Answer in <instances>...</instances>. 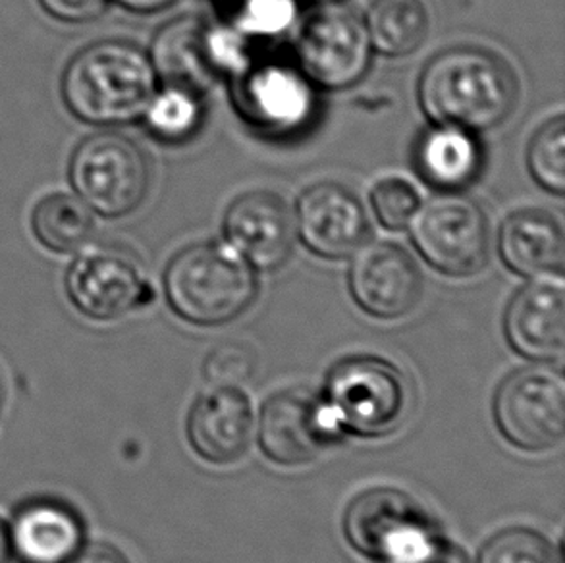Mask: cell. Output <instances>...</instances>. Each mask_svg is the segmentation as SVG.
Wrapping results in <instances>:
<instances>
[{"mask_svg":"<svg viewBox=\"0 0 565 563\" xmlns=\"http://www.w3.org/2000/svg\"><path fill=\"white\" fill-rule=\"evenodd\" d=\"M518 79L497 54L454 46L423 68L419 107L430 124L487 131L508 120L518 105Z\"/></svg>","mask_w":565,"mask_h":563,"instance_id":"1","label":"cell"},{"mask_svg":"<svg viewBox=\"0 0 565 563\" xmlns=\"http://www.w3.org/2000/svg\"><path fill=\"white\" fill-rule=\"evenodd\" d=\"M159 89L153 62L141 46L103 39L79 49L62 72L61 93L70 115L92 126L138 123Z\"/></svg>","mask_w":565,"mask_h":563,"instance_id":"2","label":"cell"},{"mask_svg":"<svg viewBox=\"0 0 565 563\" xmlns=\"http://www.w3.org/2000/svg\"><path fill=\"white\" fill-rule=\"evenodd\" d=\"M167 304L195 327H224L257 299L255 268L226 242H199L178 252L164 270Z\"/></svg>","mask_w":565,"mask_h":563,"instance_id":"3","label":"cell"},{"mask_svg":"<svg viewBox=\"0 0 565 563\" xmlns=\"http://www.w3.org/2000/svg\"><path fill=\"white\" fill-rule=\"evenodd\" d=\"M322 396L344 434L381 440L404 428L415 407L409 376L381 355H350L330 367Z\"/></svg>","mask_w":565,"mask_h":563,"instance_id":"4","label":"cell"},{"mask_svg":"<svg viewBox=\"0 0 565 563\" xmlns=\"http://www.w3.org/2000/svg\"><path fill=\"white\" fill-rule=\"evenodd\" d=\"M342 531L353 552L373 563H415L444 539L427 508L394 487L367 488L352 498Z\"/></svg>","mask_w":565,"mask_h":563,"instance_id":"5","label":"cell"},{"mask_svg":"<svg viewBox=\"0 0 565 563\" xmlns=\"http://www.w3.org/2000/svg\"><path fill=\"white\" fill-rule=\"evenodd\" d=\"M74 195L105 219H122L143 205L151 188V164L134 139L97 131L82 139L68 162Z\"/></svg>","mask_w":565,"mask_h":563,"instance_id":"6","label":"cell"},{"mask_svg":"<svg viewBox=\"0 0 565 563\" xmlns=\"http://www.w3.org/2000/svg\"><path fill=\"white\" fill-rule=\"evenodd\" d=\"M407 229L420 257L443 275L471 278L489 265L487 213L459 191H440L420 203Z\"/></svg>","mask_w":565,"mask_h":563,"instance_id":"7","label":"cell"},{"mask_svg":"<svg viewBox=\"0 0 565 563\" xmlns=\"http://www.w3.org/2000/svg\"><path fill=\"white\" fill-rule=\"evenodd\" d=\"M64 286L72 307L93 322H115L154 301L141 261L120 245L84 249L66 270Z\"/></svg>","mask_w":565,"mask_h":563,"instance_id":"8","label":"cell"},{"mask_svg":"<svg viewBox=\"0 0 565 563\" xmlns=\"http://www.w3.org/2000/svg\"><path fill=\"white\" fill-rule=\"evenodd\" d=\"M299 70L327 92L360 84L371 68L373 46L365 20L353 8L329 2L306 22L296 39Z\"/></svg>","mask_w":565,"mask_h":563,"instance_id":"9","label":"cell"},{"mask_svg":"<svg viewBox=\"0 0 565 563\" xmlns=\"http://www.w3.org/2000/svg\"><path fill=\"white\" fill-rule=\"evenodd\" d=\"M255 425L260 452L280 467L313 464L345 436L322 392L301 386L268 397Z\"/></svg>","mask_w":565,"mask_h":563,"instance_id":"10","label":"cell"},{"mask_svg":"<svg viewBox=\"0 0 565 563\" xmlns=\"http://www.w3.org/2000/svg\"><path fill=\"white\" fill-rule=\"evenodd\" d=\"M232 99L247 126L276 138L306 130L317 116L315 85L290 62H249L232 76Z\"/></svg>","mask_w":565,"mask_h":563,"instance_id":"11","label":"cell"},{"mask_svg":"<svg viewBox=\"0 0 565 563\" xmlns=\"http://www.w3.org/2000/svg\"><path fill=\"white\" fill-rule=\"evenodd\" d=\"M492 417L510 446L543 454L565 434V386L562 376L541 367L518 369L498 386Z\"/></svg>","mask_w":565,"mask_h":563,"instance_id":"12","label":"cell"},{"mask_svg":"<svg viewBox=\"0 0 565 563\" xmlns=\"http://www.w3.org/2000/svg\"><path fill=\"white\" fill-rule=\"evenodd\" d=\"M348 288L361 311L379 320L404 319L423 297L419 267L404 247L388 242L361 245L352 255Z\"/></svg>","mask_w":565,"mask_h":563,"instance_id":"13","label":"cell"},{"mask_svg":"<svg viewBox=\"0 0 565 563\" xmlns=\"http://www.w3.org/2000/svg\"><path fill=\"white\" fill-rule=\"evenodd\" d=\"M294 219L303 245L322 259H350L371 236L367 209L338 182L309 185L299 195Z\"/></svg>","mask_w":565,"mask_h":563,"instance_id":"14","label":"cell"},{"mask_svg":"<svg viewBox=\"0 0 565 563\" xmlns=\"http://www.w3.org/2000/svg\"><path fill=\"white\" fill-rule=\"evenodd\" d=\"M224 240L255 270H276L288 263L296 244V219L275 191L253 190L230 203Z\"/></svg>","mask_w":565,"mask_h":563,"instance_id":"15","label":"cell"},{"mask_svg":"<svg viewBox=\"0 0 565 563\" xmlns=\"http://www.w3.org/2000/svg\"><path fill=\"white\" fill-rule=\"evenodd\" d=\"M18 563H66L87 542V521L62 496H30L8 521Z\"/></svg>","mask_w":565,"mask_h":563,"instance_id":"16","label":"cell"},{"mask_svg":"<svg viewBox=\"0 0 565 563\" xmlns=\"http://www.w3.org/2000/svg\"><path fill=\"white\" fill-rule=\"evenodd\" d=\"M252 397L239 386H213L191 404L185 436L206 464L232 465L247 456L255 434Z\"/></svg>","mask_w":565,"mask_h":563,"instance_id":"17","label":"cell"},{"mask_svg":"<svg viewBox=\"0 0 565 563\" xmlns=\"http://www.w3.org/2000/svg\"><path fill=\"white\" fill-rule=\"evenodd\" d=\"M504 334L518 355L551 363L564 355L565 296L559 284L535 278L518 289L504 312Z\"/></svg>","mask_w":565,"mask_h":563,"instance_id":"18","label":"cell"},{"mask_svg":"<svg viewBox=\"0 0 565 563\" xmlns=\"http://www.w3.org/2000/svg\"><path fill=\"white\" fill-rule=\"evenodd\" d=\"M209 23L205 18L185 14L157 31L147 54L164 85H180L203 95L221 79L209 51Z\"/></svg>","mask_w":565,"mask_h":563,"instance_id":"19","label":"cell"},{"mask_svg":"<svg viewBox=\"0 0 565 563\" xmlns=\"http://www.w3.org/2000/svg\"><path fill=\"white\" fill-rule=\"evenodd\" d=\"M498 249L505 267L523 278L562 275L565 263L564 230L552 214L525 209L505 219Z\"/></svg>","mask_w":565,"mask_h":563,"instance_id":"20","label":"cell"},{"mask_svg":"<svg viewBox=\"0 0 565 563\" xmlns=\"http://www.w3.org/2000/svg\"><path fill=\"white\" fill-rule=\"evenodd\" d=\"M413 164L435 190H466L481 174V144L473 131L433 124L415 144Z\"/></svg>","mask_w":565,"mask_h":563,"instance_id":"21","label":"cell"},{"mask_svg":"<svg viewBox=\"0 0 565 563\" xmlns=\"http://www.w3.org/2000/svg\"><path fill=\"white\" fill-rule=\"evenodd\" d=\"M365 28L373 51L399 59L419 51L430 15L423 0H375L365 14Z\"/></svg>","mask_w":565,"mask_h":563,"instance_id":"22","label":"cell"},{"mask_svg":"<svg viewBox=\"0 0 565 563\" xmlns=\"http://www.w3.org/2000/svg\"><path fill=\"white\" fill-rule=\"evenodd\" d=\"M31 230L39 244L53 253L84 249L95 234V216L74 193H51L31 213Z\"/></svg>","mask_w":565,"mask_h":563,"instance_id":"23","label":"cell"},{"mask_svg":"<svg viewBox=\"0 0 565 563\" xmlns=\"http://www.w3.org/2000/svg\"><path fill=\"white\" fill-rule=\"evenodd\" d=\"M205 108L201 95L180 85L157 89L141 120L147 131L164 144H185L198 134Z\"/></svg>","mask_w":565,"mask_h":563,"instance_id":"24","label":"cell"},{"mask_svg":"<svg viewBox=\"0 0 565 563\" xmlns=\"http://www.w3.org/2000/svg\"><path fill=\"white\" fill-rule=\"evenodd\" d=\"M477 563H562L556 544L531 527H508L484 542Z\"/></svg>","mask_w":565,"mask_h":563,"instance_id":"25","label":"cell"},{"mask_svg":"<svg viewBox=\"0 0 565 563\" xmlns=\"http://www.w3.org/2000/svg\"><path fill=\"white\" fill-rule=\"evenodd\" d=\"M529 172L543 190L562 198L565 193V118L544 123L529 144Z\"/></svg>","mask_w":565,"mask_h":563,"instance_id":"26","label":"cell"},{"mask_svg":"<svg viewBox=\"0 0 565 563\" xmlns=\"http://www.w3.org/2000/svg\"><path fill=\"white\" fill-rule=\"evenodd\" d=\"M298 18V0H237L232 25L247 39H270L290 30Z\"/></svg>","mask_w":565,"mask_h":563,"instance_id":"27","label":"cell"},{"mask_svg":"<svg viewBox=\"0 0 565 563\" xmlns=\"http://www.w3.org/2000/svg\"><path fill=\"white\" fill-rule=\"evenodd\" d=\"M419 205V193L402 178H384L371 191V206L376 221L392 232L407 229Z\"/></svg>","mask_w":565,"mask_h":563,"instance_id":"28","label":"cell"},{"mask_svg":"<svg viewBox=\"0 0 565 563\" xmlns=\"http://www.w3.org/2000/svg\"><path fill=\"white\" fill-rule=\"evenodd\" d=\"M257 373L255 351L242 342H222L209 351L203 376L213 386H242Z\"/></svg>","mask_w":565,"mask_h":563,"instance_id":"29","label":"cell"},{"mask_svg":"<svg viewBox=\"0 0 565 563\" xmlns=\"http://www.w3.org/2000/svg\"><path fill=\"white\" fill-rule=\"evenodd\" d=\"M46 14L64 23H89L107 12L110 0H38Z\"/></svg>","mask_w":565,"mask_h":563,"instance_id":"30","label":"cell"},{"mask_svg":"<svg viewBox=\"0 0 565 563\" xmlns=\"http://www.w3.org/2000/svg\"><path fill=\"white\" fill-rule=\"evenodd\" d=\"M66 563H131L128 554L113 542H85L84 549Z\"/></svg>","mask_w":565,"mask_h":563,"instance_id":"31","label":"cell"},{"mask_svg":"<svg viewBox=\"0 0 565 563\" xmlns=\"http://www.w3.org/2000/svg\"><path fill=\"white\" fill-rule=\"evenodd\" d=\"M415 563H471V560L467 556L466 550L444 537L433 552H428L427 556L420 557Z\"/></svg>","mask_w":565,"mask_h":563,"instance_id":"32","label":"cell"},{"mask_svg":"<svg viewBox=\"0 0 565 563\" xmlns=\"http://www.w3.org/2000/svg\"><path fill=\"white\" fill-rule=\"evenodd\" d=\"M120 7L136 14H154L172 7L177 0H116Z\"/></svg>","mask_w":565,"mask_h":563,"instance_id":"33","label":"cell"},{"mask_svg":"<svg viewBox=\"0 0 565 563\" xmlns=\"http://www.w3.org/2000/svg\"><path fill=\"white\" fill-rule=\"evenodd\" d=\"M14 562L12 552V539H10V527L4 518H0V563Z\"/></svg>","mask_w":565,"mask_h":563,"instance_id":"34","label":"cell"},{"mask_svg":"<svg viewBox=\"0 0 565 563\" xmlns=\"http://www.w3.org/2000/svg\"><path fill=\"white\" fill-rule=\"evenodd\" d=\"M4 400H7V390H4V382L0 376V415H2V407H4Z\"/></svg>","mask_w":565,"mask_h":563,"instance_id":"35","label":"cell"},{"mask_svg":"<svg viewBox=\"0 0 565 563\" xmlns=\"http://www.w3.org/2000/svg\"><path fill=\"white\" fill-rule=\"evenodd\" d=\"M218 2L226 4V8H230V10H232V8L236 7L237 4V0H218Z\"/></svg>","mask_w":565,"mask_h":563,"instance_id":"36","label":"cell"},{"mask_svg":"<svg viewBox=\"0 0 565 563\" xmlns=\"http://www.w3.org/2000/svg\"><path fill=\"white\" fill-rule=\"evenodd\" d=\"M317 2H322V4H329V2H340V0H317Z\"/></svg>","mask_w":565,"mask_h":563,"instance_id":"37","label":"cell"}]
</instances>
